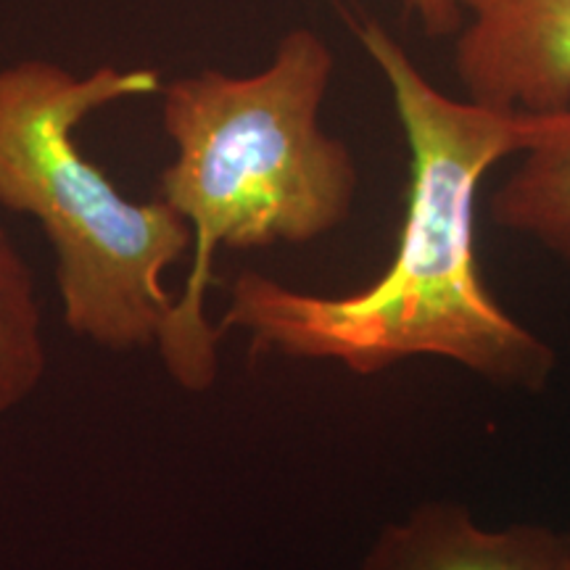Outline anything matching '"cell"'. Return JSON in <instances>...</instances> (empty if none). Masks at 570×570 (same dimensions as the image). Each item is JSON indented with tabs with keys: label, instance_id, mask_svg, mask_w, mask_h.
<instances>
[{
	"label": "cell",
	"instance_id": "6da1fadb",
	"mask_svg": "<svg viewBox=\"0 0 570 570\" xmlns=\"http://www.w3.org/2000/svg\"><path fill=\"white\" fill-rule=\"evenodd\" d=\"M356 38L386 77L410 148V190L396 252L352 296H315L246 269L230 285L219 333L238 331L254 356L338 362L375 375L436 356L508 391H544L558 354L489 294L475 256L479 185L529 148L533 114H504L439 90L407 48L373 19Z\"/></svg>",
	"mask_w": 570,
	"mask_h": 570
},
{
	"label": "cell",
	"instance_id": "7a4b0ae2",
	"mask_svg": "<svg viewBox=\"0 0 570 570\" xmlns=\"http://www.w3.org/2000/svg\"><path fill=\"white\" fill-rule=\"evenodd\" d=\"M333 53L312 30L277 42L256 75L206 69L161 90V122L175 161L159 198L190 227V273L161 327L159 360L175 386L204 394L217 383L223 333L206 317L219 248L312 244L354 209L360 173L320 111Z\"/></svg>",
	"mask_w": 570,
	"mask_h": 570
},
{
	"label": "cell",
	"instance_id": "3957f363",
	"mask_svg": "<svg viewBox=\"0 0 570 570\" xmlns=\"http://www.w3.org/2000/svg\"><path fill=\"white\" fill-rule=\"evenodd\" d=\"M159 88L154 69L77 77L38 59L0 69V206L46 233L69 331L117 354L159 344L177 298L164 275L194 238L159 196L138 204L119 194L75 132L92 111Z\"/></svg>",
	"mask_w": 570,
	"mask_h": 570
},
{
	"label": "cell",
	"instance_id": "277c9868",
	"mask_svg": "<svg viewBox=\"0 0 570 570\" xmlns=\"http://www.w3.org/2000/svg\"><path fill=\"white\" fill-rule=\"evenodd\" d=\"M454 75L470 101L504 114L570 106V0H458Z\"/></svg>",
	"mask_w": 570,
	"mask_h": 570
},
{
	"label": "cell",
	"instance_id": "5b68a950",
	"mask_svg": "<svg viewBox=\"0 0 570 570\" xmlns=\"http://www.w3.org/2000/svg\"><path fill=\"white\" fill-rule=\"evenodd\" d=\"M356 570H570V533L541 523L489 529L465 504L433 499L383 525Z\"/></svg>",
	"mask_w": 570,
	"mask_h": 570
},
{
	"label": "cell",
	"instance_id": "8992f818",
	"mask_svg": "<svg viewBox=\"0 0 570 570\" xmlns=\"http://www.w3.org/2000/svg\"><path fill=\"white\" fill-rule=\"evenodd\" d=\"M520 156L491 196V219L570 267V106L533 114L529 148Z\"/></svg>",
	"mask_w": 570,
	"mask_h": 570
},
{
	"label": "cell",
	"instance_id": "52a82bcc",
	"mask_svg": "<svg viewBox=\"0 0 570 570\" xmlns=\"http://www.w3.org/2000/svg\"><path fill=\"white\" fill-rule=\"evenodd\" d=\"M48 373V344L32 269L0 227V415L21 407Z\"/></svg>",
	"mask_w": 570,
	"mask_h": 570
},
{
	"label": "cell",
	"instance_id": "ba28073f",
	"mask_svg": "<svg viewBox=\"0 0 570 570\" xmlns=\"http://www.w3.org/2000/svg\"><path fill=\"white\" fill-rule=\"evenodd\" d=\"M407 3L417 13L423 30L433 38L460 32L462 11L458 0H407Z\"/></svg>",
	"mask_w": 570,
	"mask_h": 570
}]
</instances>
